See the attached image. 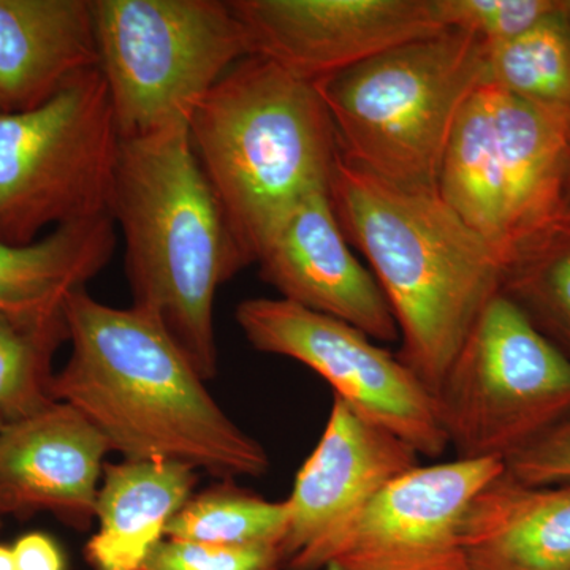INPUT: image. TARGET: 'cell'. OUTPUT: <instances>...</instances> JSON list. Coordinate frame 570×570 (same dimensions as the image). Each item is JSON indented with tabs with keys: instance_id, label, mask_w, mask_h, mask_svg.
Segmentation results:
<instances>
[{
	"instance_id": "d6986e66",
	"label": "cell",
	"mask_w": 570,
	"mask_h": 570,
	"mask_svg": "<svg viewBox=\"0 0 570 570\" xmlns=\"http://www.w3.org/2000/svg\"><path fill=\"white\" fill-rule=\"evenodd\" d=\"M118 245L110 216L61 225L31 245L0 242V313L50 324L66 303L99 276Z\"/></svg>"
},
{
	"instance_id": "ffe728a7",
	"label": "cell",
	"mask_w": 570,
	"mask_h": 570,
	"mask_svg": "<svg viewBox=\"0 0 570 570\" xmlns=\"http://www.w3.org/2000/svg\"><path fill=\"white\" fill-rule=\"evenodd\" d=\"M569 2L515 39L485 45V81L527 102L570 115Z\"/></svg>"
},
{
	"instance_id": "83f0119b",
	"label": "cell",
	"mask_w": 570,
	"mask_h": 570,
	"mask_svg": "<svg viewBox=\"0 0 570 570\" xmlns=\"http://www.w3.org/2000/svg\"><path fill=\"white\" fill-rule=\"evenodd\" d=\"M0 570H18L11 547L0 543Z\"/></svg>"
},
{
	"instance_id": "4316f807",
	"label": "cell",
	"mask_w": 570,
	"mask_h": 570,
	"mask_svg": "<svg viewBox=\"0 0 570 570\" xmlns=\"http://www.w3.org/2000/svg\"><path fill=\"white\" fill-rule=\"evenodd\" d=\"M11 550L18 570H67V558L61 546L47 532L22 534Z\"/></svg>"
},
{
	"instance_id": "9a60e30c",
	"label": "cell",
	"mask_w": 570,
	"mask_h": 570,
	"mask_svg": "<svg viewBox=\"0 0 570 570\" xmlns=\"http://www.w3.org/2000/svg\"><path fill=\"white\" fill-rule=\"evenodd\" d=\"M107 439L77 409L55 401L0 431V515L50 512L86 531L96 520Z\"/></svg>"
},
{
	"instance_id": "44dd1931",
	"label": "cell",
	"mask_w": 570,
	"mask_h": 570,
	"mask_svg": "<svg viewBox=\"0 0 570 570\" xmlns=\"http://www.w3.org/2000/svg\"><path fill=\"white\" fill-rule=\"evenodd\" d=\"M502 292L570 356V209L517 254Z\"/></svg>"
},
{
	"instance_id": "7a4b0ae2",
	"label": "cell",
	"mask_w": 570,
	"mask_h": 570,
	"mask_svg": "<svg viewBox=\"0 0 570 570\" xmlns=\"http://www.w3.org/2000/svg\"><path fill=\"white\" fill-rule=\"evenodd\" d=\"M110 216L126 243L134 309L167 333L205 382L216 377V294L249 264L189 127L122 138Z\"/></svg>"
},
{
	"instance_id": "9c48e42d",
	"label": "cell",
	"mask_w": 570,
	"mask_h": 570,
	"mask_svg": "<svg viewBox=\"0 0 570 570\" xmlns=\"http://www.w3.org/2000/svg\"><path fill=\"white\" fill-rule=\"evenodd\" d=\"M121 141L100 69L36 110L0 116V242L31 245L110 216Z\"/></svg>"
},
{
	"instance_id": "6da1fadb",
	"label": "cell",
	"mask_w": 570,
	"mask_h": 570,
	"mask_svg": "<svg viewBox=\"0 0 570 570\" xmlns=\"http://www.w3.org/2000/svg\"><path fill=\"white\" fill-rule=\"evenodd\" d=\"M71 354L50 395L88 420L126 460L175 461L220 480L262 478L268 453L205 389L174 341L140 311L88 292L66 303Z\"/></svg>"
},
{
	"instance_id": "f1b7e54d",
	"label": "cell",
	"mask_w": 570,
	"mask_h": 570,
	"mask_svg": "<svg viewBox=\"0 0 570 570\" xmlns=\"http://www.w3.org/2000/svg\"><path fill=\"white\" fill-rule=\"evenodd\" d=\"M566 209H570V151H569L568 189H566Z\"/></svg>"
},
{
	"instance_id": "7402d4cb",
	"label": "cell",
	"mask_w": 570,
	"mask_h": 570,
	"mask_svg": "<svg viewBox=\"0 0 570 570\" xmlns=\"http://www.w3.org/2000/svg\"><path fill=\"white\" fill-rule=\"evenodd\" d=\"M288 524L285 501H268L223 480L193 494L167 524L165 538L213 546H281Z\"/></svg>"
},
{
	"instance_id": "5bb4252c",
	"label": "cell",
	"mask_w": 570,
	"mask_h": 570,
	"mask_svg": "<svg viewBox=\"0 0 570 570\" xmlns=\"http://www.w3.org/2000/svg\"><path fill=\"white\" fill-rule=\"evenodd\" d=\"M254 264L285 302L346 322L374 341L400 340L381 285L348 249L330 189L307 195L285 214Z\"/></svg>"
},
{
	"instance_id": "ac0fdd59",
	"label": "cell",
	"mask_w": 570,
	"mask_h": 570,
	"mask_svg": "<svg viewBox=\"0 0 570 570\" xmlns=\"http://www.w3.org/2000/svg\"><path fill=\"white\" fill-rule=\"evenodd\" d=\"M197 482V469L175 461L107 464L96 505L99 530L86 546V561L94 570H141Z\"/></svg>"
},
{
	"instance_id": "4fadbf2b",
	"label": "cell",
	"mask_w": 570,
	"mask_h": 570,
	"mask_svg": "<svg viewBox=\"0 0 570 570\" xmlns=\"http://www.w3.org/2000/svg\"><path fill=\"white\" fill-rule=\"evenodd\" d=\"M502 471L497 460L419 464L367 504L325 570H466L464 515Z\"/></svg>"
},
{
	"instance_id": "30bf717a",
	"label": "cell",
	"mask_w": 570,
	"mask_h": 570,
	"mask_svg": "<svg viewBox=\"0 0 570 570\" xmlns=\"http://www.w3.org/2000/svg\"><path fill=\"white\" fill-rule=\"evenodd\" d=\"M236 322L250 346L311 367L333 395L420 456L439 459L449 449L434 393L355 326L283 298L246 299L236 307Z\"/></svg>"
},
{
	"instance_id": "8fae6325",
	"label": "cell",
	"mask_w": 570,
	"mask_h": 570,
	"mask_svg": "<svg viewBox=\"0 0 570 570\" xmlns=\"http://www.w3.org/2000/svg\"><path fill=\"white\" fill-rule=\"evenodd\" d=\"M419 456L403 439L333 395L321 441L285 501L284 570H325L367 504L417 468Z\"/></svg>"
},
{
	"instance_id": "8992f818",
	"label": "cell",
	"mask_w": 570,
	"mask_h": 570,
	"mask_svg": "<svg viewBox=\"0 0 570 570\" xmlns=\"http://www.w3.org/2000/svg\"><path fill=\"white\" fill-rule=\"evenodd\" d=\"M570 115L482 82L461 108L438 190L508 269L566 209Z\"/></svg>"
},
{
	"instance_id": "52a82bcc",
	"label": "cell",
	"mask_w": 570,
	"mask_h": 570,
	"mask_svg": "<svg viewBox=\"0 0 570 570\" xmlns=\"http://www.w3.org/2000/svg\"><path fill=\"white\" fill-rule=\"evenodd\" d=\"M100 71L121 138L189 127L198 104L250 56L220 0H92Z\"/></svg>"
},
{
	"instance_id": "f546056e",
	"label": "cell",
	"mask_w": 570,
	"mask_h": 570,
	"mask_svg": "<svg viewBox=\"0 0 570 570\" xmlns=\"http://www.w3.org/2000/svg\"><path fill=\"white\" fill-rule=\"evenodd\" d=\"M2 426H3V423H2V420H0V431H2ZM2 520H3V517L0 515V528H2Z\"/></svg>"
},
{
	"instance_id": "2e32d148",
	"label": "cell",
	"mask_w": 570,
	"mask_h": 570,
	"mask_svg": "<svg viewBox=\"0 0 570 570\" xmlns=\"http://www.w3.org/2000/svg\"><path fill=\"white\" fill-rule=\"evenodd\" d=\"M97 69L92 0H0V116L36 110Z\"/></svg>"
},
{
	"instance_id": "5b68a950",
	"label": "cell",
	"mask_w": 570,
	"mask_h": 570,
	"mask_svg": "<svg viewBox=\"0 0 570 570\" xmlns=\"http://www.w3.org/2000/svg\"><path fill=\"white\" fill-rule=\"evenodd\" d=\"M485 82V45L444 29L314 82L341 157L406 189L438 190L461 108Z\"/></svg>"
},
{
	"instance_id": "d4e9b609",
	"label": "cell",
	"mask_w": 570,
	"mask_h": 570,
	"mask_svg": "<svg viewBox=\"0 0 570 570\" xmlns=\"http://www.w3.org/2000/svg\"><path fill=\"white\" fill-rule=\"evenodd\" d=\"M141 570H284V554L276 543L230 547L164 538Z\"/></svg>"
},
{
	"instance_id": "277c9868",
	"label": "cell",
	"mask_w": 570,
	"mask_h": 570,
	"mask_svg": "<svg viewBox=\"0 0 570 570\" xmlns=\"http://www.w3.org/2000/svg\"><path fill=\"white\" fill-rule=\"evenodd\" d=\"M189 137L247 264L299 200L330 189L340 159L316 86L261 56H247L206 94Z\"/></svg>"
},
{
	"instance_id": "cb8c5ba5",
	"label": "cell",
	"mask_w": 570,
	"mask_h": 570,
	"mask_svg": "<svg viewBox=\"0 0 570 570\" xmlns=\"http://www.w3.org/2000/svg\"><path fill=\"white\" fill-rule=\"evenodd\" d=\"M445 29L472 33L483 45L515 39L560 13L564 0H434Z\"/></svg>"
},
{
	"instance_id": "603a6c76",
	"label": "cell",
	"mask_w": 570,
	"mask_h": 570,
	"mask_svg": "<svg viewBox=\"0 0 570 570\" xmlns=\"http://www.w3.org/2000/svg\"><path fill=\"white\" fill-rule=\"evenodd\" d=\"M69 341L66 318L50 324L0 313V420L32 417L55 403L52 356Z\"/></svg>"
},
{
	"instance_id": "7c38bea8",
	"label": "cell",
	"mask_w": 570,
	"mask_h": 570,
	"mask_svg": "<svg viewBox=\"0 0 570 570\" xmlns=\"http://www.w3.org/2000/svg\"><path fill=\"white\" fill-rule=\"evenodd\" d=\"M250 56L309 82L444 31L434 0H232Z\"/></svg>"
},
{
	"instance_id": "3957f363",
	"label": "cell",
	"mask_w": 570,
	"mask_h": 570,
	"mask_svg": "<svg viewBox=\"0 0 570 570\" xmlns=\"http://www.w3.org/2000/svg\"><path fill=\"white\" fill-rule=\"evenodd\" d=\"M330 198L347 242L381 285L397 330V358L436 392L505 268L439 190L406 189L341 157Z\"/></svg>"
},
{
	"instance_id": "484cf974",
	"label": "cell",
	"mask_w": 570,
	"mask_h": 570,
	"mask_svg": "<svg viewBox=\"0 0 570 570\" xmlns=\"http://www.w3.org/2000/svg\"><path fill=\"white\" fill-rule=\"evenodd\" d=\"M513 479L527 485L570 483V414L504 463Z\"/></svg>"
},
{
	"instance_id": "ba28073f",
	"label": "cell",
	"mask_w": 570,
	"mask_h": 570,
	"mask_svg": "<svg viewBox=\"0 0 570 570\" xmlns=\"http://www.w3.org/2000/svg\"><path fill=\"white\" fill-rule=\"evenodd\" d=\"M434 397L456 460L505 463L570 414V356L499 292L475 318Z\"/></svg>"
},
{
	"instance_id": "e0dca14e",
	"label": "cell",
	"mask_w": 570,
	"mask_h": 570,
	"mask_svg": "<svg viewBox=\"0 0 570 570\" xmlns=\"http://www.w3.org/2000/svg\"><path fill=\"white\" fill-rule=\"evenodd\" d=\"M466 570H570V483L534 487L501 472L461 527Z\"/></svg>"
}]
</instances>
